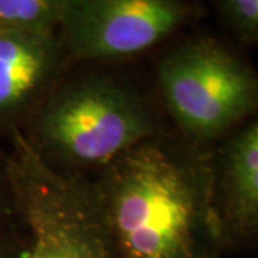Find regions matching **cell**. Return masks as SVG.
<instances>
[{"label": "cell", "instance_id": "9", "mask_svg": "<svg viewBox=\"0 0 258 258\" xmlns=\"http://www.w3.org/2000/svg\"><path fill=\"white\" fill-rule=\"evenodd\" d=\"M212 6L241 45L258 46V0H217Z\"/></svg>", "mask_w": 258, "mask_h": 258}, {"label": "cell", "instance_id": "3", "mask_svg": "<svg viewBox=\"0 0 258 258\" xmlns=\"http://www.w3.org/2000/svg\"><path fill=\"white\" fill-rule=\"evenodd\" d=\"M155 76L176 135L195 147L212 149L258 111V71L211 35L169 49Z\"/></svg>", "mask_w": 258, "mask_h": 258}, {"label": "cell", "instance_id": "4", "mask_svg": "<svg viewBox=\"0 0 258 258\" xmlns=\"http://www.w3.org/2000/svg\"><path fill=\"white\" fill-rule=\"evenodd\" d=\"M10 141L16 214L25 230L19 258H118L92 184L49 165L22 131Z\"/></svg>", "mask_w": 258, "mask_h": 258}, {"label": "cell", "instance_id": "10", "mask_svg": "<svg viewBox=\"0 0 258 258\" xmlns=\"http://www.w3.org/2000/svg\"><path fill=\"white\" fill-rule=\"evenodd\" d=\"M13 220H18V214L10 176L9 155L0 152V231L6 230L8 224Z\"/></svg>", "mask_w": 258, "mask_h": 258}, {"label": "cell", "instance_id": "2", "mask_svg": "<svg viewBox=\"0 0 258 258\" xmlns=\"http://www.w3.org/2000/svg\"><path fill=\"white\" fill-rule=\"evenodd\" d=\"M22 132L42 159L66 171H101L131 148L166 134L145 96L108 74L56 83Z\"/></svg>", "mask_w": 258, "mask_h": 258}, {"label": "cell", "instance_id": "11", "mask_svg": "<svg viewBox=\"0 0 258 258\" xmlns=\"http://www.w3.org/2000/svg\"><path fill=\"white\" fill-rule=\"evenodd\" d=\"M22 241L16 240L8 231H0V258L20 257Z\"/></svg>", "mask_w": 258, "mask_h": 258}, {"label": "cell", "instance_id": "5", "mask_svg": "<svg viewBox=\"0 0 258 258\" xmlns=\"http://www.w3.org/2000/svg\"><path fill=\"white\" fill-rule=\"evenodd\" d=\"M182 0H66L57 39L68 62L119 60L155 46L203 18Z\"/></svg>", "mask_w": 258, "mask_h": 258}, {"label": "cell", "instance_id": "8", "mask_svg": "<svg viewBox=\"0 0 258 258\" xmlns=\"http://www.w3.org/2000/svg\"><path fill=\"white\" fill-rule=\"evenodd\" d=\"M66 0H0V30L57 32Z\"/></svg>", "mask_w": 258, "mask_h": 258}, {"label": "cell", "instance_id": "7", "mask_svg": "<svg viewBox=\"0 0 258 258\" xmlns=\"http://www.w3.org/2000/svg\"><path fill=\"white\" fill-rule=\"evenodd\" d=\"M214 207L225 249L258 244V111L211 149Z\"/></svg>", "mask_w": 258, "mask_h": 258}, {"label": "cell", "instance_id": "1", "mask_svg": "<svg viewBox=\"0 0 258 258\" xmlns=\"http://www.w3.org/2000/svg\"><path fill=\"white\" fill-rule=\"evenodd\" d=\"M118 258H220L211 149L169 132L128 149L91 182Z\"/></svg>", "mask_w": 258, "mask_h": 258}, {"label": "cell", "instance_id": "6", "mask_svg": "<svg viewBox=\"0 0 258 258\" xmlns=\"http://www.w3.org/2000/svg\"><path fill=\"white\" fill-rule=\"evenodd\" d=\"M66 63L56 32L0 30V135L23 129Z\"/></svg>", "mask_w": 258, "mask_h": 258}]
</instances>
